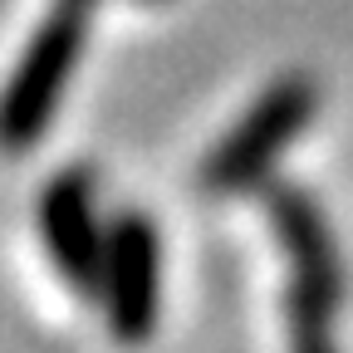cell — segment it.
<instances>
[{"label": "cell", "mask_w": 353, "mask_h": 353, "mask_svg": "<svg viewBox=\"0 0 353 353\" xmlns=\"http://www.w3.org/2000/svg\"><path fill=\"white\" fill-rule=\"evenodd\" d=\"M260 201L290 255V353H334V309L343 299V260L324 206L294 182H265Z\"/></svg>", "instance_id": "1"}, {"label": "cell", "mask_w": 353, "mask_h": 353, "mask_svg": "<svg viewBox=\"0 0 353 353\" xmlns=\"http://www.w3.org/2000/svg\"><path fill=\"white\" fill-rule=\"evenodd\" d=\"M99 0H54L0 88V152H25L50 132L64 88L83 59V39L94 25Z\"/></svg>", "instance_id": "2"}, {"label": "cell", "mask_w": 353, "mask_h": 353, "mask_svg": "<svg viewBox=\"0 0 353 353\" xmlns=\"http://www.w3.org/2000/svg\"><path fill=\"white\" fill-rule=\"evenodd\" d=\"M319 113V83L309 74H285L245 108V118L211 148L201 162V187L216 196H236L245 187H260L270 176L275 157L309 128Z\"/></svg>", "instance_id": "3"}, {"label": "cell", "mask_w": 353, "mask_h": 353, "mask_svg": "<svg viewBox=\"0 0 353 353\" xmlns=\"http://www.w3.org/2000/svg\"><path fill=\"white\" fill-rule=\"evenodd\" d=\"M103 314L118 343H143L157 329L162 299V241L143 211H118L108 226V260H103Z\"/></svg>", "instance_id": "4"}, {"label": "cell", "mask_w": 353, "mask_h": 353, "mask_svg": "<svg viewBox=\"0 0 353 353\" xmlns=\"http://www.w3.org/2000/svg\"><path fill=\"white\" fill-rule=\"evenodd\" d=\"M34 216H39V236H44V250H50L59 280L74 294L94 299L103 290V260H108V231L94 216V176L79 167L59 172L39 192Z\"/></svg>", "instance_id": "5"}]
</instances>
